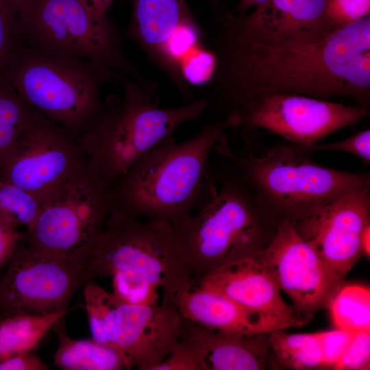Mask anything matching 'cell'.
<instances>
[{
  "label": "cell",
  "mask_w": 370,
  "mask_h": 370,
  "mask_svg": "<svg viewBox=\"0 0 370 370\" xmlns=\"http://www.w3.org/2000/svg\"><path fill=\"white\" fill-rule=\"evenodd\" d=\"M63 319L53 328L59 344L55 364L66 370H119L126 368L123 358L114 349L93 339H73L63 328Z\"/></svg>",
  "instance_id": "21"
},
{
  "label": "cell",
  "mask_w": 370,
  "mask_h": 370,
  "mask_svg": "<svg viewBox=\"0 0 370 370\" xmlns=\"http://www.w3.org/2000/svg\"><path fill=\"white\" fill-rule=\"evenodd\" d=\"M293 221L282 220L256 257L275 285L287 294L306 324L327 308L343 284L297 232Z\"/></svg>",
  "instance_id": "12"
},
{
  "label": "cell",
  "mask_w": 370,
  "mask_h": 370,
  "mask_svg": "<svg viewBox=\"0 0 370 370\" xmlns=\"http://www.w3.org/2000/svg\"><path fill=\"white\" fill-rule=\"evenodd\" d=\"M369 223V184L347 191L294 222L300 236L341 283L362 256L360 238Z\"/></svg>",
  "instance_id": "14"
},
{
  "label": "cell",
  "mask_w": 370,
  "mask_h": 370,
  "mask_svg": "<svg viewBox=\"0 0 370 370\" xmlns=\"http://www.w3.org/2000/svg\"><path fill=\"white\" fill-rule=\"evenodd\" d=\"M69 256L86 282L130 271L162 288L166 299L190 287L189 273L177 255L171 222L161 218L141 222L110 212L100 232Z\"/></svg>",
  "instance_id": "7"
},
{
  "label": "cell",
  "mask_w": 370,
  "mask_h": 370,
  "mask_svg": "<svg viewBox=\"0 0 370 370\" xmlns=\"http://www.w3.org/2000/svg\"><path fill=\"white\" fill-rule=\"evenodd\" d=\"M23 238V232L0 220V270L8 264Z\"/></svg>",
  "instance_id": "36"
},
{
  "label": "cell",
  "mask_w": 370,
  "mask_h": 370,
  "mask_svg": "<svg viewBox=\"0 0 370 370\" xmlns=\"http://www.w3.org/2000/svg\"><path fill=\"white\" fill-rule=\"evenodd\" d=\"M193 23L186 0H132L128 35L167 68L170 40L181 27Z\"/></svg>",
  "instance_id": "20"
},
{
  "label": "cell",
  "mask_w": 370,
  "mask_h": 370,
  "mask_svg": "<svg viewBox=\"0 0 370 370\" xmlns=\"http://www.w3.org/2000/svg\"><path fill=\"white\" fill-rule=\"evenodd\" d=\"M112 276V294L121 304L135 306L158 305V287L142 275L118 271Z\"/></svg>",
  "instance_id": "28"
},
{
  "label": "cell",
  "mask_w": 370,
  "mask_h": 370,
  "mask_svg": "<svg viewBox=\"0 0 370 370\" xmlns=\"http://www.w3.org/2000/svg\"><path fill=\"white\" fill-rule=\"evenodd\" d=\"M360 248L362 256L369 258L370 256V223L364 228L361 238Z\"/></svg>",
  "instance_id": "40"
},
{
  "label": "cell",
  "mask_w": 370,
  "mask_h": 370,
  "mask_svg": "<svg viewBox=\"0 0 370 370\" xmlns=\"http://www.w3.org/2000/svg\"><path fill=\"white\" fill-rule=\"evenodd\" d=\"M184 325V319L171 301L160 306L119 302L113 348L123 358L126 369L154 370L180 341Z\"/></svg>",
  "instance_id": "15"
},
{
  "label": "cell",
  "mask_w": 370,
  "mask_h": 370,
  "mask_svg": "<svg viewBox=\"0 0 370 370\" xmlns=\"http://www.w3.org/2000/svg\"><path fill=\"white\" fill-rule=\"evenodd\" d=\"M119 75L97 62L43 53L20 40L2 73L29 107L77 138L104 107L102 87Z\"/></svg>",
  "instance_id": "4"
},
{
  "label": "cell",
  "mask_w": 370,
  "mask_h": 370,
  "mask_svg": "<svg viewBox=\"0 0 370 370\" xmlns=\"http://www.w3.org/2000/svg\"><path fill=\"white\" fill-rule=\"evenodd\" d=\"M367 108L348 106L310 97L273 93L259 97L232 114L238 126L263 128L295 145L318 143L330 134L353 126L367 114Z\"/></svg>",
  "instance_id": "13"
},
{
  "label": "cell",
  "mask_w": 370,
  "mask_h": 370,
  "mask_svg": "<svg viewBox=\"0 0 370 370\" xmlns=\"http://www.w3.org/2000/svg\"><path fill=\"white\" fill-rule=\"evenodd\" d=\"M85 169L78 138L36 111L0 164V177L30 192L44 204Z\"/></svg>",
  "instance_id": "11"
},
{
  "label": "cell",
  "mask_w": 370,
  "mask_h": 370,
  "mask_svg": "<svg viewBox=\"0 0 370 370\" xmlns=\"http://www.w3.org/2000/svg\"><path fill=\"white\" fill-rule=\"evenodd\" d=\"M356 332L336 329L316 333L322 360V367H334L343 355Z\"/></svg>",
  "instance_id": "33"
},
{
  "label": "cell",
  "mask_w": 370,
  "mask_h": 370,
  "mask_svg": "<svg viewBox=\"0 0 370 370\" xmlns=\"http://www.w3.org/2000/svg\"><path fill=\"white\" fill-rule=\"evenodd\" d=\"M1 319H1V317H0V321H1Z\"/></svg>",
  "instance_id": "42"
},
{
  "label": "cell",
  "mask_w": 370,
  "mask_h": 370,
  "mask_svg": "<svg viewBox=\"0 0 370 370\" xmlns=\"http://www.w3.org/2000/svg\"><path fill=\"white\" fill-rule=\"evenodd\" d=\"M214 74L234 112L273 93L323 99L345 97L367 108L370 97V16L312 43L278 46L246 34L226 14Z\"/></svg>",
  "instance_id": "1"
},
{
  "label": "cell",
  "mask_w": 370,
  "mask_h": 370,
  "mask_svg": "<svg viewBox=\"0 0 370 370\" xmlns=\"http://www.w3.org/2000/svg\"><path fill=\"white\" fill-rule=\"evenodd\" d=\"M14 21L0 6V79L4 67L18 43Z\"/></svg>",
  "instance_id": "35"
},
{
  "label": "cell",
  "mask_w": 370,
  "mask_h": 370,
  "mask_svg": "<svg viewBox=\"0 0 370 370\" xmlns=\"http://www.w3.org/2000/svg\"><path fill=\"white\" fill-rule=\"evenodd\" d=\"M327 0H267L244 16L232 14L249 36L278 46H294L321 41L334 32L325 24Z\"/></svg>",
  "instance_id": "16"
},
{
  "label": "cell",
  "mask_w": 370,
  "mask_h": 370,
  "mask_svg": "<svg viewBox=\"0 0 370 370\" xmlns=\"http://www.w3.org/2000/svg\"><path fill=\"white\" fill-rule=\"evenodd\" d=\"M35 112L7 81L0 79V164L29 125Z\"/></svg>",
  "instance_id": "25"
},
{
  "label": "cell",
  "mask_w": 370,
  "mask_h": 370,
  "mask_svg": "<svg viewBox=\"0 0 370 370\" xmlns=\"http://www.w3.org/2000/svg\"><path fill=\"white\" fill-rule=\"evenodd\" d=\"M84 285L85 308L92 339L113 348V334L119 301L112 293L108 292L92 280Z\"/></svg>",
  "instance_id": "26"
},
{
  "label": "cell",
  "mask_w": 370,
  "mask_h": 370,
  "mask_svg": "<svg viewBox=\"0 0 370 370\" xmlns=\"http://www.w3.org/2000/svg\"><path fill=\"white\" fill-rule=\"evenodd\" d=\"M369 365L370 331H357L333 369L369 370Z\"/></svg>",
  "instance_id": "32"
},
{
  "label": "cell",
  "mask_w": 370,
  "mask_h": 370,
  "mask_svg": "<svg viewBox=\"0 0 370 370\" xmlns=\"http://www.w3.org/2000/svg\"><path fill=\"white\" fill-rule=\"evenodd\" d=\"M48 366L32 352L18 354L0 361V370H45Z\"/></svg>",
  "instance_id": "37"
},
{
  "label": "cell",
  "mask_w": 370,
  "mask_h": 370,
  "mask_svg": "<svg viewBox=\"0 0 370 370\" xmlns=\"http://www.w3.org/2000/svg\"><path fill=\"white\" fill-rule=\"evenodd\" d=\"M0 280V317L46 315L68 310L86 280L69 256L33 248L23 241Z\"/></svg>",
  "instance_id": "10"
},
{
  "label": "cell",
  "mask_w": 370,
  "mask_h": 370,
  "mask_svg": "<svg viewBox=\"0 0 370 370\" xmlns=\"http://www.w3.org/2000/svg\"><path fill=\"white\" fill-rule=\"evenodd\" d=\"M185 338L201 370H261L267 365L269 333L247 335L206 328L187 321Z\"/></svg>",
  "instance_id": "19"
},
{
  "label": "cell",
  "mask_w": 370,
  "mask_h": 370,
  "mask_svg": "<svg viewBox=\"0 0 370 370\" xmlns=\"http://www.w3.org/2000/svg\"><path fill=\"white\" fill-rule=\"evenodd\" d=\"M88 12L99 18L106 17V13L114 0H79Z\"/></svg>",
  "instance_id": "39"
},
{
  "label": "cell",
  "mask_w": 370,
  "mask_h": 370,
  "mask_svg": "<svg viewBox=\"0 0 370 370\" xmlns=\"http://www.w3.org/2000/svg\"><path fill=\"white\" fill-rule=\"evenodd\" d=\"M166 300L176 306L185 321L211 330L254 335L290 328L274 316L247 309L200 286L185 288Z\"/></svg>",
  "instance_id": "18"
},
{
  "label": "cell",
  "mask_w": 370,
  "mask_h": 370,
  "mask_svg": "<svg viewBox=\"0 0 370 370\" xmlns=\"http://www.w3.org/2000/svg\"><path fill=\"white\" fill-rule=\"evenodd\" d=\"M200 287L219 293L241 306L274 316L289 327L306 323L280 295L256 256L238 258L201 276Z\"/></svg>",
  "instance_id": "17"
},
{
  "label": "cell",
  "mask_w": 370,
  "mask_h": 370,
  "mask_svg": "<svg viewBox=\"0 0 370 370\" xmlns=\"http://www.w3.org/2000/svg\"><path fill=\"white\" fill-rule=\"evenodd\" d=\"M214 150L235 163L242 180L258 193L259 203L284 220L304 218L339 195L369 184V175L322 166L291 145L269 148L260 156L242 157L233 153L224 137Z\"/></svg>",
  "instance_id": "6"
},
{
  "label": "cell",
  "mask_w": 370,
  "mask_h": 370,
  "mask_svg": "<svg viewBox=\"0 0 370 370\" xmlns=\"http://www.w3.org/2000/svg\"><path fill=\"white\" fill-rule=\"evenodd\" d=\"M328 308L336 329L370 331V290L359 284L342 285Z\"/></svg>",
  "instance_id": "24"
},
{
  "label": "cell",
  "mask_w": 370,
  "mask_h": 370,
  "mask_svg": "<svg viewBox=\"0 0 370 370\" xmlns=\"http://www.w3.org/2000/svg\"><path fill=\"white\" fill-rule=\"evenodd\" d=\"M34 1V0H0V6L15 23L17 16Z\"/></svg>",
  "instance_id": "38"
},
{
  "label": "cell",
  "mask_w": 370,
  "mask_h": 370,
  "mask_svg": "<svg viewBox=\"0 0 370 370\" xmlns=\"http://www.w3.org/2000/svg\"><path fill=\"white\" fill-rule=\"evenodd\" d=\"M154 370H201V367L194 349L183 336Z\"/></svg>",
  "instance_id": "34"
},
{
  "label": "cell",
  "mask_w": 370,
  "mask_h": 370,
  "mask_svg": "<svg viewBox=\"0 0 370 370\" xmlns=\"http://www.w3.org/2000/svg\"><path fill=\"white\" fill-rule=\"evenodd\" d=\"M369 14L370 0H327L323 19L335 32Z\"/></svg>",
  "instance_id": "29"
},
{
  "label": "cell",
  "mask_w": 370,
  "mask_h": 370,
  "mask_svg": "<svg viewBox=\"0 0 370 370\" xmlns=\"http://www.w3.org/2000/svg\"><path fill=\"white\" fill-rule=\"evenodd\" d=\"M68 311L3 318L0 321V361L18 354L32 352Z\"/></svg>",
  "instance_id": "22"
},
{
  "label": "cell",
  "mask_w": 370,
  "mask_h": 370,
  "mask_svg": "<svg viewBox=\"0 0 370 370\" xmlns=\"http://www.w3.org/2000/svg\"><path fill=\"white\" fill-rule=\"evenodd\" d=\"M42 206L34 195L0 177V220L3 222L19 232L21 228L28 231Z\"/></svg>",
  "instance_id": "27"
},
{
  "label": "cell",
  "mask_w": 370,
  "mask_h": 370,
  "mask_svg": "<svg viewBox=\"0 0 370 370\" xmlns=\"http://www.w3.org/2000/svg\"><path fill=\"white\" fill-rule=\"evenodd\" d=\"M291 146L301 152L309 154L314 151L332 150L347 152L368 164L370 161V130L360 131L342 140L314 143L308 145L293 144Z\"/></svg>",
  "instance_id": "31"
},
{
  "label": "cell",
  "mask_w": 370,
  "mask_h": 370,
  "mask_svg": "<svg viewBox=\"0 0 370 370\" xmlns=\"http://www.w3.org/2000/svg\"><path fill=\"white\" fill-rule=\"evenodd\" d=\"M269 349L284 368L308 370L322 367L321 354L316 333L291 334L284 328L269 333Z\"/></svg>",
  "instance_id": "23"
},
{
  "label": "cell",
  "mask_w": 370,
  "mask_h": 370,
  "mask_svg": "<svg viewBox=\"0 0 370 370\" xmlns=\"http://www.w3.org/2000/svg\"><path fill=\"white\" fill-rule=\"evenodd\" d=\"M119 101L101 112L78 138L86 169L112 185L143 156L208 107L205 99L160 108L151 91L119 75Z\"/></svg>",
  "instance_id": "3"
},
{
  "label": "cell",
  "mask_w": 370,
  "mask_h": 370,
  "mask_svg": "<svg viewBox=\"0 0 370 370\" xmlns=\"http://www.w3.org/2000/svg\"><path fill=\"white\" fill-rule=\"evenodd\" d=\"M267 0H240L237 10L239 13L245 12L251 7H258L264 3Z\"/></svg>",
  "instance_id": "41"
},
{
  "label": "cell",
  "mask_w": 370,
  "mask_h": 370,
  "mask_svg": "<svg viewBox=\"0 0 370 370\" xmlns=\"http://www.w3.org/2000/svg\"><path fill=\"white\" fill-rule=\"evenodd\" d=\"M15 25L20 42L37 51L90 60L116 73L132 71L117 31L79 0H34Z\"/></svg>",
  "instance_id": "8"
},
{
  "label": "cell",
  "mask_w": 370,
  "mask_h": 370,
  "mask_svg": "<svg viewBox=\"0 0 370 370\" xmlns=\"http://www.w3.org/2000/svg\"><path fill=\"white\" fill-rule=\"evenodd\" d=\"M238 125L230 114L182 143L173 136L162 140L112 185L110 212L171 223L194 212L208 190L211 151L227 129Z\"/></svg>",
  "instance_id": "2"
},
{
  "label": "cell",
  "mask_w": 370,
  "mask_h": 370,
  "mask_svg": "<svg viewBox=\"0 0 370 370\" xmlns=\"http://www.w3.org/2000/svg\"><path fill=\"white\" fill-rule=\"evenodd\" d=\"M112 186L86 167L43 204L23 241L47 253L69 256L87 245L102 230L110 212Z\"/></svg>",
  "instance_id": "9"
},
{
  "label": "cell",
  "mask_w": 370,
  "mask_h": 370,
  "mask_svg": "<svg viewBox=\"0 0 370 370\" xmlns=\"http://www.w3.org/2000/svg\"><path fill=\"white\" fill-rule=\"evenodd\" d=\"M217 66L214 53L197 47L184 58L180 64L182 79L201 84L212 79Z\"/></svg>",
  "instance_id": "30"
},
{
  "label": "cell",
  "mask_w": 370,
  "mask_h": 370,
  "mask_svg": "<svg viewBox=\"0 0 370 370\" xmlns=\"http://www.w3.org/2000/svg\"><path fill=\"white\" fill-rule=\"evenodd\" d=\"M243 180L217 188L210 177L207 194L192 213L171 223L176 251L188 273L204 275L241 258L256 256L266 244L257 198Z\"/></svg>",
  "instance_id": "5"
}]
</instances>
